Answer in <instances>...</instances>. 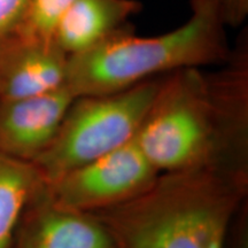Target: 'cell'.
I'll return each mask as SVG.
<instances>
[{
	"instance_id": "obj_1",
	"label": "cell",
	"mask_w": 248,
	"mask_h": 248,
	"mask_svg": "<svg viewBox=\"0 0 248 248\" xmlns=\"http://www.w3.org/2000/svg\"><path fill=\"white\" fill-rule=\"evenodd\" d=\"M214 73L185 68L161 77L135 136L160 173L197 169L248 172V33Z\"/></svg>"
},
{
	"instance_id": "obj_2",
	"label": "cell",
	"mask_w": 248,
	"mask_h": 248,
	"mask_svg": "<svg viewBox=\"0 0 248 248\" xmlns=\"http://www.w3.org/2000/svg\"><path fill=\"white\" fill-rule=\"evenodd\" d=\"M247 191L248 172H164L132 199L92 214L106 225L114 248H223Z\"/></svg>"
},
{
	"instance_id": "obj_3",
	"label": "cell",
	"mask_w": 248,
	"mask_h": 248,
	"mask_svg": "<svg viewBox=\"0 0 248 248\" xmlns=\"http://www.w3.org/2000/svg\"><path fill=\"white\" fill-rule=\"evenodd\" d=\"M187 20L168 32L140 37L131 24L68 59L66 85L75 97L122 91L185 68L222 64L231 53L218 0H190Z\"/></svg>"
},
{
	"instance_id": "obj_4",
	"label": "cell",
	"mask_w": 248,
	"mask_h": 248,
	"mask_svg": "<svg viewBox=\"0 0 248 248\" xmlns=\"http://www.w3.org/2000/svg\"><path fill=\"white\" fill-rule=\"evenodd\" d=\"M161 77L108 94L76 97L53 140L33 161L43 184L132 140Z\"/></svg>"
},
{
	"instance_id": "obj_5",
	"label": "cell",
	"mask_w": 248,
	"mask_h": 248,
	"mask_svg": "<svg viewBox=\"0 0 248 248\" xmlns=\"http://www.w3.org/2000/svg\"><path fill=\"white\" fill-rule=\"evenodd\" d=\"M159 175L133 138L116 150L43 184L42 193L61 208L94 213L132 199L147 190Z\"/></svg>"
},
{
	"instance_id": "obj_6",
	"label": "cell",
	"mask_w": 248,
	"mask_h": 248,
	"mask_svg": "<svg viewBox=\"0 0 248 248\" xmlns=\"http://www.w3.org/2000/svg\"><path fill=\"white\" fill-rule=\"evenodd\" d=\"M75 95L64 84L16 100H0V153L33 162L57 135Z\"/></svg>"
},
{
	"instance_id": "obj_7",
	"label": "cell",
	"mask_w": 248,
	"mask_h": 248,
	"mask_svg": "<svg viewBox=\"0 0 248 248\" xmlns=\"http://www.w3.org/2000/svg\"><path fill=\"white\" fill-rule=\"evenodd\" d=\"M69 57L54 40L11 32L0 40V100H16L66 84Z\"/></svg>"
},
{
	"instance_id": "obj_8",
	"label": "cell",
	"mask_w": 248,
	"mask_h": 248,
	"mask_svg": "<svg viewBox=\"0 0 248 248\" xmlns=\"http://www.w3.org/2000/svg\"><path fill=\"white\" fill-rule=\"evenodd\" d=\"M12 248H114V241L94 214L55 206L40 187L21 218Z\"/></svg>"
},
{
	"instance_id": "obj_9",
	"label": "cell",
	"mask_w": 248,
	"mask_h": 248,
	"mask_svg": "<svg viewBox=\"0 0 248 248\" xmlns=\"http://www.w3.org/2000/svg\"><path fill=\"white\" fill-rule=\"evenodd\" d=\"M142 11L139 0H77L55 27L53 39L68 57L94 47Z\"/></svg>"
},
{
	"instance_id": "obj_10",
	"label": "cell",
	"mask_w": 248,
	"mask_h": 248,
	"mask_svg": "<svg viewBox=\"0 0 248 248\" xmlns=\"http://www.w3.org/2000/svg\"><path fill=\"white\" fill-rule=\"evenodd\" d=\"M43 186L35 164L0 153V248H12L28 204Z\"/></svg>"
},
{
	"instance_id": "obj_11",
	"label": "cell",
	"mask_w": 248,
	"mask_h": 248,
	"mask_svg": "<svg viewBox=\"0 0 248 248\" xmlns=\"http://www.w3.org/2000/svg\"><path fill=\"white\" fill-rule=\"evenodd\" d=\"M77 0H30L15 32L29 38L54 40L55 27L64 12Z\"/></svg>"
},
{
	"instance_id": "obj_12",
	"label": "cell",
	"mask_w": 248,
	"mask_h": 248,
	"mask_svg": "<svg viewBox=\"0 0 248 248\" xmlns=\"http://www.w3.org/2000/svg\"><path fill=\"white\" fill-rule=\"evenodd\" d=\"M30 0H0V40L16 29Z\"/></svg>"
},
{
	"instance_id": "obj_13",
	"label": "cell",
	"mask_w": 248,
	"mask_h": 248,
	"mask_svg": "<svg viewBox=\"0 0 248 248\" xmlns=\"http://www.w3.org/2000/svg\"><path fill=\"white\" fill-rule=\"evenodd\" d=\"M223 248H248V206L241 204L229 225Z\"/></svg>"
},
{
	"instance_id": "obj_14",
	"label": "cell",
	"mask_w": 248,
	"mask_h": 248,
	"mask_svg": "<svg viewBox=\"0 0 248 248\" xmlns=\"http://www.w3.org/2000/svg\"><path fill=\"white\" fill-rule=\"evenodd\" d=\"M228 28L243 27L248 16V0H218Z\"/></svg>"
}]
</instances>
